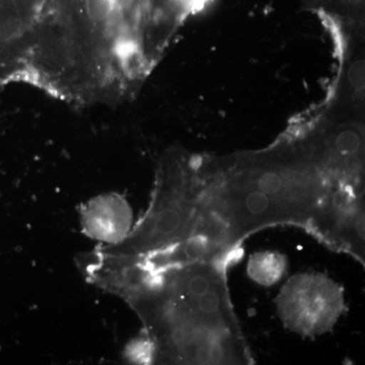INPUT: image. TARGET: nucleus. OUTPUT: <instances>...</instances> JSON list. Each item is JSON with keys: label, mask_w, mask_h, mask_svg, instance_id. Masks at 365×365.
<instances>
[{"label": "nucleus", "mask_w": 365, "mask_h": 365, "mask_svg": "<svg viewBox=\"0 0 365 365\" xmlns=\"http://www.w3.org/2000/svg\"><path fill=\"white\" fill-rule=\"evenodd\" d=\"M201 180L198 155L181 148L168 150L158 163L148 208L126 239L102 253L133 259L172 248L197 237L200 220Z\"/></svg>", "instance_id": "obj_3"}, {"label": "nucleus", "mask_w": 365, "mask_h": 365, "mask_svg": "<svg viewBox=\"0 0 365 365\" xmlns=\"http://www.w3.org/2000/svg\"><path fill=\"white\" fill-rule=\"evenodd\" d=\"M274 302L283 326L309 339L331 332L346 312L344 288L325 273L295 274Z\"/></svg>", "instance_id": "obj_4"}, {"label": "nucleus", "mask_w": 365, "mask_h": 365, "mask_svg": "<svg viewBox=\"0 0 365 365\" xmlns=\"http://www.w3.org/2000/svg\"><path fill=\"white\" fill-rule=\"evenodd\" d=\"M359 46H350L345 55L344 67L336 91L328 121L338 124H364V49L361 40Z\"/></svg>", "instance_id": "obj_6"}, {"label": "nucleus", "mask_w": 365, "mask_h": 365, "mask_svg": "<svg viewBox=\"0 0 365 365\" xmlns=\"http://www.w3.org/2000/svg\"><path fill=\"white\" fill-rule=\"evenodd\" d=\"M79 220L83 234L104 246L124 241L134 225L130 204L115 192L93 197L83 204Z\"/></svg>", "instance_id": "obj_5"}, {"label": "nucleus", "mask_w": 365, "mask_h": 365, "mask_svg": "<svg viewBox=\"0 0 365 365\" xmlns=\"http://www.w3.org/2000/svg\"><path fill=\"white\" fill-rule=\"evenodd\" d=\"M287 269L288 261L284 254L278 251H262L250 256L247 273L257 284L270 287L284 277Z\"/></svg>", "instance_id": "obj_7"}, {"label": "nucleus", "mask_w": 365, "mask_h": 365, "mask_svg": "<svg viewBox=\"0 0 365 365\" xmlns=\"http://www.w3.org/2000/svg\"><path fill=\"white\" fill-rule=\"evenodd\" d=\"M201 215L230 251L276 225H294L316 237L339 185L300 136L230 157H199Z\"/></svg>", "instance_id": "obj_2"}, {"label": "nucleus", "mask_w": 365, "mask_h": 365, "mask_svg": "<svg viewBox=\"0 0 365 365\" xmlns=\"http://www.w3.org/2000/svg\"><path fill=\"white\" fill-rule=\"evenodd\" d=\"M232 262L200 257L137 265L81 255L88 282L125 300L143 324L146 364H254L227 285Z\"/></svg>", "instance_id": "obj_1"}]
</instances>
